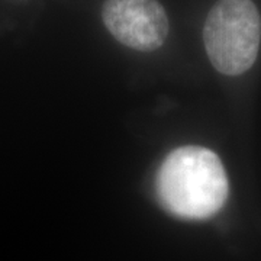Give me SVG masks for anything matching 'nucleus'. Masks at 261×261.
Masks as SVG:
<instances>
[{"label":"nucleus","mask_w":261,"mask_h":261,"mask_svg":"<svg viewBox=\"0 0 261 261\" xmlns=\"http://www.w3.org/2000/svg\"><path fill=\"white\" fill-rule=\"evenodd\" d=\"M160 203L185 219H206L225 205L229 185L219 157L211 149L186 145L161 163L155 178Z\"/></svg>","instance_id":"nucleus-1"},{"label":"nucleus","mask_w":261,"mask_h":261,"mask_svg":"<svg viewBox=\"0 0 261 261\" xmlns=\"http://www.w3.org/2000/svg\"><path fill=\"white\" fill-rule=\"evenodd\" d=\"M261 18L252 0H218L203 27L211 63L225 75L250 70L258 56Z\"/></svg>","instance_id":"nucleus-2"},{"label":"nucleus","mask_w":261,"mask_h":261,"mask_svg":"<svg viewBox=\"0 0 261 261\" xmlns=\"http://www.w3.org/2000/svg\"><path fill=\"white\" fill-rule=\"evenodd\" d=\"M102 19L121 44L142 53L159 49L170 31L167 13L157 0H106Z\"/></svg>","instance_id":"nucleus-3"}]
</instances>
